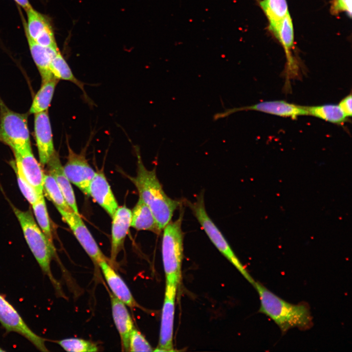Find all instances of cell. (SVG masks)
I'll use <instances>...</instances> for the list:
<instances>
[{
	"instance_id": "obj_1",
	"label": "cell",
	"mask_w": 352,
	"mask_h": 352,
	"mask_svg": "<svg viewBox=\"0 0 352 352\" xmlns=\"http://www.w3.org/2000/svg\"><path fill=\"white\" fill-rule=\"evenodd\" d=\"M137 173L127 176L136 187L140 198L151 209L160 231L171 221L175 211L181 201L169 197L163 189L155 168L149 170L144 166L140 152L136 150Z\"/></svg>"
},
{
	"instance_id": "obj_2",
	"label": "cell",
	"mask_w": 352,
	"mask_h": 352,
	"mask_svg": "<svg viewBox=\"0 0 352 352\" xmlns=\"http://www.w3.org/2000/svg\"><path fill=\"white\" fill-rule=\"evenodd\" d=\"M260 300L259 312L272 319L283 334L289 330L297 328L302 330L310 329L313 318L309 305L305 302L292 304L275 295L260 282L253 286Z\"/></svg>"
},
{
	"instance_id": "obj_3",
	"label": "cell",
	"mask_w": 352,
	"mask_h": 352,
	"mask_svg": "<svg viewBox=\"0 0 352 352\" xmlns=\"http://www.w3.org/2000/svg\"><path fill=\"white\" fill-rule=\"evenodd\" d=\"M19 220L25 240L43 272L49 278L55 287L58 282L53 276L50 268L55 247L36 223L30 211H23L12 205Z\"/></svg>"
},
{
	"instance_id": "obj_4",
	"label": "cell",
	"mask_w": 352,
	"mask_h": 352,
	"mask_svg": "<svg viewBox=\"0 0 352 352\" xmlns=\"http://www.w3.org/2000/svg\"><path fill=\"white\" fill-rule=\"evenodd\" d=\"M178 218L170 221L163 228L162 256L166 284L178 287L181 278L183 257V233L181 228L184 215L180 211Z\"/></svg>"
},
{
	"instance_id": "obj_5",
	"label": "cell",
	"mask_w": 352,
	"mask_h": 352,
	"mask_svg": "<svg viewBox=\"0 0 352 352\" xmlns=\"http://www.w3.org/2000/svg\"><path fill=\"white\" fill-rule=\"evenodd\" d=\"M185 203L191 209L193 215L203 229L219 251L239 270L252 286L255 281L233 251L222 234L208 216L205 209L203 192L194 202L186 200Z\"/></svg>"
},
{
	"instance_id": "obj_6",
	"label": "cell",
	"mask_w": 352,
	"mask_h": 352,
	"mask_svg": "<svg viewBox=\"0 0 352 352\" xmlns=\"http://www.w3.org/2000/svg\"><path fill=\"white\" fill-rule=\"evenodd\" d=\"M27 119V113L11 110L0 99V141L13 152L31 148Z\"/></svg>"
},
{
	"instance_id": "obj_7",
	"label": "cell",
	"mask_w": 352,
	"mask_h": 352,
	"mask_svg": "<svg viewBox=\"0 0 352 352\" xmlns=\"http://www.w3.org/2000/svg\"><path fill=\"white\" fill-rule=\"evenodd\" d=\"M0 323L7 332L17 333L27 339L39 351H48L45 339L31 330L12 305L0 294Z\"/></svg>"
},
{
	"instance_id": "obj_8",
	"label": "cell",
	"mask_w": 352,
	"mask_h": 352,
	"mask_svg": "<svg viewBox=\"0 0 352 352\" xmlns=\"http://www.w3.org/2000/svg\"><path fill=\"white\" fill-rule=\"evenodd\" d=\"M243 110H256L282 117L293 118L308 115L306 107L298 106L282 100L264 101L251 106L226 109L223 112L215 113L213 121L228 117L235 112Z\"/></svg>"
},
{
	"instance_id": "obj_9",
	"label": "cell",
	"mask_w": 352,
	"mask_h": 352,
	"mask_svg": "<svg viewBox=\"0 0 352 352\" xmlns=\"http://www.w3.org/2000/svg\"><path fill=\"white\" fill-rule=\"evenodd\" d=\"M177 288L166 284L164 299L162 308L158 345L154 351L173 352V338L175 305Z\"/></svg>"
},
{
	"instance_id": "obj_10",
	"label": "cell",
	"mask_w": 352,
	"mask_h": 352,
	"mask_svg": "<svg viewBox=\"0 0 352 352\" xmlns=\"http://www.w3.org/2000/svg\"><path fill=\"white\" fill-rule=\"evenodd\" d=\"M67 162L63 166L65 174L70 182L88 196L89 184L96 172L88 164L84 153L77 154L67 144Z\"/></svg>"
},
{
	"instance_id": "obj_11",
	"label": "cell",
	"mask_w": 352,
	"mask_h": 352,
	"mask_svg": "<svg viewBox=\"0 0 352 352\" xmlns=\"http://www.w3.org/2000/svg\"><path fill=\"white\" fill-rule=\"evenodd\" d=\"M58 211L91 260L97 264L102 260H107L80 215L74 212Z\"/></svg>"
},
{
	"instance_id": "obj_12",
	"label": "cell",
	"mask_w": 352,
	"mask_h": 352,
	"mask_svg": "<svg viewBox=\"0 0 352 352\" xmlns=\"http://www.w3.org/2000/svg\"><path fill=\"white\" fill-rule=\"evenodd\" d=\"M34 133L40 162L44 166L55 152L47 110L35 114Z\"/></svg>"
},
{
	"instance_id": "obj_13",
	"label": "cell",
	"mask_w": 352,
	"mask_h": 352,
	"mask_svg": "<svg viewBox=\"0 0 352 352\" xmlns=\"http://www.w3.org/2000/svg\"><path fill=\"white\" fill-rule=\"evenodd\" d=\"M15 162L39 196L43 194L44 173L41 165L35 158L31 148L13 152Z\"/></svg>"
},
{
	"instance_id": "obj_14",
	"label": "cell",
	"mask_w": 352,
	"mask_h": 352,
	"mask_svg": "<svg viewBox=\"0 0 352 352\" xmlns=\"http://www.w3.org/2000/svg\"><path fill=\"white\" fill-rule=\"evenodd\" d=\"M110 262H114L131 226L132 211L126 206L117 208L112 217Z\"/></svg>"
},
{
	"instance_id": "obj_15",
	"label": "cell",
	"mask_w": 352,
	"mask_h": 352,
	"mask_svg": "<svg viewBox=\"0 0 352 352\" xmlns=\"http://www.w3.org/2000/svg\"><path fill=\"white\" fill-rule=\"evenodd\" d=\"M88 196L91 197L112 217L118 206L103 172H96L88 187Z\"/></svg>"
},
{
	"instance_id": "obj_16",
	"label": "cell",
	"mask_w": 352,
	"mask_h": 352,
	"mask_svg": "<svg viewBox=\"0 0 352 352\" xmlns=\"http://www.w3.org/2000/svg\"><path fill=\"white\" fill-rule=\"evenodd\" d=\"M98 264L101 268L113 294L130 308L138 307L127 285L112 266L109 264L107 260H102Z\"/></svg>"
},
{
	"instance_id": "obj_17",
	"label": "cell",
	"mask_w": 352,
	"mask_h": 352,
	"mask_svg": "<svg viewBox=\"0 0 352 352\" xmlns=\"http://www.w3.org/2000/svg\"><path fill=\"white\" fill-rule=\"evenodd\" d=\"M24 31L32 57L41 75L42 83L55 78L49 67L52 60L59 51L58 47L43 46L31 38L25 29Z\"/></svg>"
},
{
	"instance_id": "obj_18",
	"label": "cell",
	"mask_w": 352,
	"mask_h": 352,
	"mask_svg": "<svg viewBox=\"0 0 352 352\" xmlns=\"http://www.w3.org/2000/svg\"><path fill=\"white\" fill-rule=\"evenodd\" d=\"M112 314L114 322L120 334L122 348L124 351H129V340L134 328L132 319L126 305L110 294Z\"/></svg>"
},
{
	"instance_id": "obj_19",
	"label": "cell",
	"mask_w": 352,
	"mask_h": 352,
	"mask_svg": "<svg viewBox=\"0 0 352 352\" xmlns=\"http://www.w3.org/2000/svg\"><path fill=\"white\" fill-rule=\"evenodd\" d=\"M47 172L55 179L66 201L74 212L79 215L75 195L70 184L63 170L58 154L56 152L47 162Z\"/></svg>"
},
{
	"instance_id": "obj_20",
	"label": "cell",
	"mask_w": 352,
	"mask_h": 352,
	"mask_svg": "<svg viewBox=\"0 0 352 352\" xmlns=\"http://www.w3.org/2000/svg\"><path fill=\"white\" fill-rule=\"evenodd\" d=\"M131 226L137 230H148L156 234L161 231L149 207L139 198L132 211Z\"/></svg>"
},
{
	"instance_id": "obj_21",
	"label": "cell",
	"mask_w": 352,
	"mask_h": 352,
	"mask_svg": "<svg viewBox=\"0 0 352 352\" xmlns=\"http://www.w3.org/2000/svg\"><path fill=\"white\" fill-rule=\"evenodd\" d=\"M58 80L53 78L42 83L40 89L34 98L29 110V113L35 114L47 110L50 105Z\"/></svg>"
},
{
	"instance_id": "obj_22",
	"label": "cell",
	"mask_w": 352,
	"mask_h": 352,
	"mask_svg": "<svg viewBox=\"0 0 352 352\" xmlns=\"http://www.w3.org/2000/svg\"><path fill=\"white\" fill-rule=\"evenodd\" d=\"M43 192L58 211L74 212L66 201L55 179L48 173L44 175Z\"/></svg>"
},
{
	"instance_id": "obj_23",
	"label": "cell",
	"mask_w": 352,
	"mask_h": 352,
	"mask_svg": "<svg viewBox=\"0 0 352 352\" xmlns=\"http://www.w3.org/2000/svg\"><path fill=\"white\" fill-rule=\"evenodd\" d=\"M308 115L333 123L340 124L347 120V116L338 105L327 104L306 107Z\"/></svg>"
},
{
	"instance_id": "obj_24",
	"label": "cell",
	"mask_w": 352,
	"mask_h": 352,
	"mask_svg": "<svg viewBox=\"0 0 352 352\" xmlns=\"http://www.w3.org/2000/svg\"><path fill=\"white\" fill-rule=\"evenodd\" d=\"M49 68L54 77L58 79H63L72 82L81 88L86 94L84 88V84L74 76L69 66L59 51L52 60Z\"/></svg>"
},
{
	"instance_id": "obj_25",
	"label": "cell",
	"mask_w": 352,
	"mask_h": 352,
	"mask_svg": "<svg viewBox=\"0 0 352 352\" xmlns=\"http://www.w3.org/2000/svg\"><path fill=\"white\" fill-rule=\"evenodd\" d=\"M270 29L273 32L286 51L293 45L294 32L292 20L288 13Z\"/></svg>"
},
{
	"instance_id": "obj_26",
	"label": "cell",
	"mask_w": 352,
	"mask_h": 352,
	"mask_svg": "<svg viewBox=\"0 0 352 352\" xmlns=\"http://www.w3.org/2000/svg\"><path fill=\"white\" fill-rule=\"evenodd\" d=\"M260 4L269 20V27L289 13L286 0H263Z\"/></svg>"
},
{
	"instance_id": "obj_27",
	"label": "cell",
	"mask_w": 352,
	"mask_h": 352,
	"mask_svg": "<svg viewBox=\"0 0 352 352\" xmlns=\"http://www.w3.org/2000/svg\"><path fill=\"white\" fill-rule=\"evenodd\" d=\"M32 207L40 228L48 240L53 243L50 222L43 194L39 196Z\"/></svg>"
},
{
	"instance_id": "obj_28",
	"label": "cell",
	"mask_w": 352,
	"mask_h": 352,
	"mask_svg": "<svg viewBox=\"0 0 352 352\" xmlns=\"http://www.w3.org/2000/svg\"><path fill=\"white\" fill-rule=\"evenodd\" d=\"M25 11L27 15V23L23 20L24 28L29 36L35 40L49 22L43 14L32 7Z\"/></svg>"
},
{
	"instance_id": "obj_29",
	"label": "cell",
	"mask_w": 352,
	"mask_h": 352,
	"mask_svg": "<svg viewBox=\"0 0 352 352\" xmlns=\"http://www.w3.org/2000/svg\"><path fill=\"white\" fill-rule=\"evenodd\" d=\"M10 164L16 174L21 192L32 205L36 201L39 196L27 180L20 167L16 164L15 160H11Z\"/></svg>"
},
{
	"instance_id": "obj_30",
	"label": "cell",
	"mask_w": 352,
	"mask_h": 352,
	"mask_svg": "<svg viewBox=\"0 0 352 352\" xmlns=\"http://www.w3.org/2000/svg\"><path fill=\"white\" fill-rule=\"evenodd\" d=\"M67 352H93L98 351V347L94 343L84 339L70 338L56 342Z\"/></svg>"
},
{
	"instance_id": "obj_31",
	"label": "cell",
	"mask_w": 352,
	"mask_h": 352,
	"mask_svg": "<svg viewBox=\"0 0 352 352\" xmlns=\"http://www.w3.org/2000/svg\"><path fill=\"white\" fill-rule=\"evenodd\" d=\"M153 350L144 336L134 328L131 333L129 340V351L152 352Z\"/></svg>"
},
{
	"instance_id": "obj_32",
	"label": "cell",
	"mask_w": 352,
	"mask_h": 352,
	"mask_svg": "<svg viewBox=\"0 0 352 352\" xmlns=\"http://www.w3.org/2000/svg\"><path fill=\"white\" fill-rule=\"evenodd\" d=\"M44 47H57L50 24H48L34 40Z\"/></svg>"
},
{
	"instance_id": "obj_33",
	"label": "cell",
	"mask_w": 352,
	"mask_h": 352,
	"mask_svg": "<svg viewBox=\"0 0 352 352\" xmlns=\"http://www.w3.org/2000/svg\"><path fill=\"white\" fill-rule=\"evenodd\" d=\"M330 10L333 14L346 12L350 17H351L352 0H333Z\"/></svg>"
},
{
	"instance_id": "obj_34",
	"label": "cell",
	"mask_w": 352,
	"mask_h": 352,
	"mask_svg": "<svg viewBox=\"0 0 352 352\" xmlns=\"http://www.w3.org/2000/svg\"><path fill=\"white\" fill-rule=\"evenodd\" d=\"M352 94L344 98L339 103L338 106L347 117H351L352 113Z\"/></svg>"
},
{
	"instance_id": "obj_35",
	"label": "cell",
	"mask_w": 352,
	"mask_h": 352,
	"mask_svg": "<svg viewBox=\"0 0 352 352\" xmlns=\"http://www.w3.org/2000/svg\"><path fill=\"white\" fill-rule=\"evenodd\" d=\"M17 4L22 7L25 11L31 7L28 0H14Z\"/></svg>"
},
{
	"instance_id": "obj_36",
	"label": "cell",
	"mask_w": 352,
	"mask_h": 352,
	"mask_svg": "<svg viewBox=\"0 0 352 352\" xmlns=\"http://www.w3.org/2000/svg\"><path fill=\"white\" fill-rule=\"evenodd\" d=\"M3 351H4V350L2 349L0 347V352H3Z\"/></svg>"
}]
</instances>
